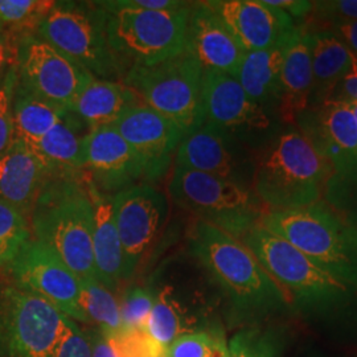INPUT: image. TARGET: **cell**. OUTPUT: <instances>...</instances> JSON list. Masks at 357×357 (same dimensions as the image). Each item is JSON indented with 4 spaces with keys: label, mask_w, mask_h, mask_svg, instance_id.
<instances>
[{
    "label": "cell",
    "mask_w": 357,
    "mask_h": 357,
    "mask_svg": "<svg viewBox=\"0 0 357 357\" xmlns=\"http://www.w3.org/2000/svg\"><path fill=\"white\" fill-rule=\"evenodd\" d=\"M190 250L228 296L240 319H261L290 303L246 245L227 231L196 220L190 233Z\"/></svg>",
    "instance_id": "1"
},
{
    "label": "cell",
    "mask_w": 357,
    "mask_h": 357,
    "mask_svg": "<svg viewBox=\"0 0 357 357\" xmlns=\"http://www.w3.org/2000/svg\"><path fill=\"white\" fill-rule=\"evenodd\" d=\"M29 215L35 240L52 249L79 280L96 278L93 205L82 172L51 175Z\"/></svg>",
    "instance_id": "2"
},
{
    "label": "cell",
    "mask_w": 357,
    "mask_h": 357,
    "mask_svg": "<svg viewBox=\"0 0 357 357\" xmlns=\"http://www.w3.org/2000/svg\"><path fill=\"white\" fill-rule=\"evenodd\" d=\"M335 172L331 158L298 130L284 132L255 169V193L268 211L295 209L321 202Z\"/></svg>",
    "instance_id": "3"
},
{
    "label": "cell",
    "mask_w": 357,
    "mask_h": 357,
    "mask_svg": "<svg viewBox=\"0 0 357 357\" xmlns=\"http://www.w3.org/2000/svg\"><path fill=\"white\" fill-rule=\"evenodd\" d=\"M259 224L357 290V257L348 224L324 202L295 209L266 211Z\"/></svg>",
    "instance_id": "4"
},
{
    "label": "cell",
    "mask_w": 357,
    "mask_h": 357,
    "mask_svg": "<svg viewBox=\"0 0 357 357\" xmlns=\"http://www.w3.org/2000/svg\"><path fill=\"white\" fill-rule=\"evenodd\" d=\"M290 301L308 310H323L344 302L351 287L320 268L291 243L259 222L241 238Z\"/></svg>",
    "instance_id": "5"
},
{
    "label": "cell",
    "mask_w": 357,
    "mask_h": 357,
    "mask_svg": "<svg viewBox=\"0 0 357 357\" xmlns=\"http://www.w3.org/2000/svg\"><path fill=\"white\" fill-rule=\"evenodd\" d=\"M38 38L75 60L96 78L118 81L126 65L112 50L106 32V13L96 1H57L38 28Z\"/></svg>",
    "instance_id": "6"
},
{
    "label": "cell",
    "mask_w": 357,
    "mask_h": 357,
    "mask_svg": "<svg viewBox=\"0 0 357 357\" xmlns=\"http://www.w3.org/2000/svg\"><path fill=\"white\" fill-rule=\"evenodd\" d=\"M168 195L180 208L241 240L268 209L241 183L175 167Z\"/></svg>",
    "instance_id": "7"
},
{
    "label": "cell",
    "mask_w": 357,
    "mask_h": 357,
    "mask_svg": "<svg viewBox=\"0 0 357 357\" xmlns=\"http://www.w3.org/2000/svg\"><path fill=\"white\" fill-rule=\"evenodd\" d=\"M203 68L188 52L150 66H131L122 82L184 135L204 123Z\"/></svg>",
    "instance_id": "8"
},
{
    "label": "cell",
    "mask_w": 357,
    "mask_h": 357,
    "mask_svg": "<svg viewBox=\"0 0 357 357\" xmlns=\"http://www.w3.org/2000/svg\"><path fill=\"white\" fill-rule=\"evenodd\" d=\"M192 3L165 10H113L106 13V32L112 50L131 66H150L185 51Z\"/></svg>",
    "instance_id": "9"
},
{
    "label": "cell",
    "mask_w": 357,
    "mask_h": 357,
    "mask_svg": "<svg viewBox=\"0 0 357 357\" xmlns=\"http://www.w3.org/2000/svg\"><path fill=\"white\" fill-rule=\"evenodd\" d=\"M66 320L38 294L0 287V357H57Z\"/></svg>",
    "instance_id": "10"
},
{
    "label": "cell",
    "mask_w": 357,
    "mask_h": 357,
    "mask_svg": "<svg viewBox=\"0 0 357 357\" xmlns=\"http://www.w3.org/2000/svg\"><path fill=\"white\" fill-rule=\"evenodd\" d=\"M115 221L123 250V281L151 255L166 228L169 202L153 184L141 183L113 195Z\"/></svg>",
    "instance_id": "11"
},
{
    "label": "cell",
    "mask_w": 357,
    "mask_h": 357,
    "mask_svg": "<svg viewBox=\"0 0 357 357\" xmlns=\"http://www.w3.org/2000/svg\"><path fill=\"white\" fill-rule=\"evenodd\" d=\"M17 85L48 102L66 107L94 76L38 36L19 44L16 57Z\"/></svg>",
    "instance_id": "12"
},
{
    "label": "cell",
    "mask_w": 357,
    "mask_h": 357,
    "mask_svg": "<svg viewBox=\"0 0 357 357\" xmlns=\"http://www.w3.org/2000/svg\"><path fill=\"white\" fill-rule=\"evenodd\" d=\"M8 268L19 287L47 299L69 319L88 323L79 306L81 280L47 245L29 240Z\"/></svg>",
    "instance_id": "13"
},
{
    "label": "cell",
    "mask_w": 357,
    "mask_h": 357,
    "mask_svg": "<svg viewBox=\"0 0 357 357\" xmlns=\"http://www.w3.org/2000/svg\"><path fill=\"white\" fill-rule=\"evenodd\" d=\"M113 128L139 155L149 184L166 175L184 137L176 125L143 102L128 109Z\"/></svg>",
    "instance_id": "14"
},
{
    "label": "cell",
    "mask_w": 357,
    "mask_h": 357,
    "mask_svg": "<svg viewBox=\"0 0 357 357\" xmlns=\"http://www.w3.org/2000/svg\"><path fill=\"white\" fill-rule=\"evenodd\" d=\"M81 172L107 195L144 183L139 155L113 126L90 130L84 143Z\"/></svg>",
    "instance_id": "15"
},
{
    "label": "cell",
    "mask_w": 357,
    "mask_h": 357,
    "mask_svg": "<svg viewBox=\"0 0 357 357\" xmlns=\"http://www.w3.org/2000/svg\"><path fill=\"white\" fill-rule=\"evenodd\" d=\"M208 4L245 52L284 44L296 29L294 19L265 0H211Z\"/></svg>",
    "instance_id": "16"
},
{
    "label": "cell",
    "mask_w": 357,
    "mask_h": 357,
    "mask_svg": "<svg viewBox=\"0 0 357 357\" xmlns=\"http://www.w3.org/2000/svg\"><path fill=\"white\" fill-rule=\"evenodd\" d=\"M204 122L227 132L229 130H265L270 119L262 106L255 103L236 77L204 70L202 82Z\"/></svg>",
    "instance_id": "17"
},
{
    "label": "cell",
    "mask_w": 357,
    "mask_h": 357,
    "mask_svg": "<svg viewBox=\"0 0 357 357\" xmlns=\"http://www.w3.org/2000/svg\"><path fill=\"white\" fill-rule=\"evenodd\" d=\"M185 52L202 65L203 70L222 72L233 77L237 75L246 53L208 1L192 3Z\"/></svg>",
    "instance_id": "18"
},
{
    "label": "cell",
    "mask_w": 357,
    "mask_h": 357,
    "mask_svg": "<svg viewBox=\"0 0 357 357\" xmlns=\"http://www.w3.org/2000/svg\"><path fill=\"white\" fill-rule=\"evenodd\" d=\"M51 175L33 149L13 141L0 155V200L26 216Z\"/></svg>",
    "instance_id": "19"
},
{
    "label": "cell",
    "mask_w": 357,
    "mask_h": 357,
    "mask_svg": "<svg viewBox=\"0 0 357 357\" xmlns=\"http://www.w3.org/2000/svg\"><path fill=\"white\" fill-rule=\"evenodd\" d=\"M85 178L93 205V255L96 278L112 291L123 281V250L115 221L113 195L103 193L89 178L86 176Z\"/></svg>",
    "instance_id": "20"
},
{
    "label": "cell",
    "mask_w": 357,
    "mask_h": 357,
    "mask_svg": "<svg viewBox=\"0 0 357 357\" xmlns=\"http://www.w3.org/2000/svg\"><path fill=\"white\" fill-rule=\"evenodd\" d=\"M175 167L238 183V163L227 132L204 122L185 134L175 153Z\"/></svg>",
    "instance_id": "21"
},
{
    "label": "cell",
    "mask_w": 357,
    "mask_h": 357,
    "mask_svg": "<svg viewBox=\"0 0 357 357\" xmlns=\"http://www.w3.org/2000/svg\"><path fill=\"white\" fill-rule=\"evenodd\" d=\"M314 76L311 64V38L303 28L295 29L289 40L281 70L280 110L284 119L294 121L311 103Z\"/></svg>",
    "instance_id": "22"
},
{
    "label": "cell",
    "mask_w": 357,
    "mask_h": 357,
    "mask_svg": "<svg viewBox=\"0 0 357 357\" xmlns=\"http://www.w3.org/2000/svg\"><path fill=\"white\" fill-rule=\"evenodd\" d=\"M139 97L122 81L93 78L77 96L69 112L77 115L90 130L113 126Z\"/></svg>",
    "instance_id": "23"
},
{
    "label": "cell",
    "mask_w": 357,
    "mask_h": 357,
    "mask_svg": "<svg viewBox=\"0 0 357 357\" xmlns=\"http://www.w3.org/2000/svg\"><path fill=\"white\" fill-rule=\"evenodd\" d=\"M310 38L314 76L311 102L320 106L331 100L333 91L349 70L352 53L330 29L310 32Z\"/></svg>",
    "instance_id": "24"
},
{
    "label": "cell",
    "mask_w": 357,
    "mask_h": 357,
    "mask_svg": "<svg viewBox=\"0 0 357 357\" xmlns=\"http://www.w3.org/2000/svg\"><path fill=\"white\" fill-rule=\"evenodd\" d=\"M90 128L72 112L44 135L35 147V153L54 174L81 172L85 138Z\"/></svg>",
    "instance_id": "25"
},
{
    "label": "cell",
    "mask_w": 357,
    "mask_h": 357,
    "mask_svg": "<svg viewBox=\"0 0 357 357\" xmlns=\"http://www.w3.org/2000/svg\"><path fill=\"white\" fill-rule=\"evenodd\" d=\"M318 112V128L324 151L333 166L345 167L357 162V116L348 102L328 100Z\"/></svg>",
    "instance_id": "26"
},
{
    "label": "cell",
    "mask_w": 357,
    "mask_h": 357,
    "mask_svg": "<svg viewBox=\"0 0 357 357\" xmlns=\"http://www.w3.org/2000/svg\"><path fill=\"white\" fill-rule=\"evenodd\" d=\"M287 43L264 51L246 52L237 70L236 78L246 94L262 107L280 100L282 64Z\"/></svg>",
    "instance_id": "27"
},
{
    "label": "cell",
    "mask_w": 357,
    "mask_h": 357,
    "mask_svg": "<svg viewBox=\"0 0 357 357\" xmlns=\"http://www.w3.org/2000/svg\"><path fill=\"white\" fill-rule=\"evenodd\" d=\"M68 109L48 102L16 85L13 96V137L31 149L59 125Z\"/></svg>",
    "instance_id": "28"
},
{
    "label": "cell",
    "mask_w": 357,
    "mask_h": 357,
    "mask_svg": "<svg viewBox=\"0 0 357 357\" xmlns=\"http://www.w3.org/2000/svg\"><path fill=\"white\" fill-rule=\"evenodd\" d=\"M54 0H0V38L19 47L26 38L36 36Z\"/></svg>",
    "instance_id": "29"
},
{
    "label": "cell",
    "mask_w": 357,
    "mask_h": 357,
    "mask_svg": "<svg viewBox=\"0 0 357 357\" xmlns=\"http://www.w3.org/2000/svg\"><path fill=\"white\" fill-rule=\"evenodd\" d=\"M79 306L88 323L100 327L107 337L115 339L122 332L119 302L102 283L93 280H81Z\"/></svg>",
    "instance_id": "30"
},
{
    "label": "cell",
    "mask_w": 357,
    "mask_h": 357,
    "mask_svg": "<svg viewBox=\"0 0 357 357\" xmlns=\"http://www.w3.org/2000/svg\"><path fill=\"white\" fill-rule=\"evenodd\" d=\"M187 318L175 296L166 287L155 294L153 310L146 326V331L160 348L168 351L178 336L188 333Z\"/></svg>",
    "instance_id": "31"
},
{
    "label": "cell",
    "mask_w": 357,
    "mask_h": 357,
    "mask_svg": "<svg viewBox=\"0 0 357 357\" xmlns=\"http://www.w3.org/2000/svg\"><path fill=\"white\" fill-rule=\"evenodd\" d=\"M29 240L31 230L26 216L0 200V268L10 266Z\"/></svg>",
    "instance_id": "32"
},
{
    "label": "cell",
    "mask_w": 357,
    "mask_h": 357,
    "mask_svg": "<svg viewBox=\"0 0 357 357\" xmlns=\"http://www.w3.org/2000/svg\"><path fill=\"white\" fill-rule=\"evenodd\" d=\"M228 357H282L281 337L270 328H245L230 339Z\"/></svg>",
    "instance_id": "33"
},
{
    "label": "cell",
    "mask_w": 357,
    "mask_h": 357,
    "mask_svg": "<svg viewBox=\"0 0 357 357\" xmlns=\"http://www.w3.org/2000/svg\"><path fill=\"white\" fill-rule=\"evenodd\" d=\"M168 357H227L228 343L220 332L192 331L178 336L167 351Z\"/></svg>",
    "instance_id": "34"
},
{
    "label": "cell",
    "mask_w": 357,
    "mask_h": 357,
    "mask_svg": "<svg viewBox=\"0 0 357 357\" xmlns=\"http://www.w3.org/2000/svg\"><path fill=\"white\" fill-rule=\"evenodd\" d=\"M155 294L144 287H130L123 295L119 311L122 332L146 331V326L153 310Z\"/></svg>",
    "instance_id": "35"
},
{
    "label": "cell",
    "mask_w": 357,
    "mask_h": 357,
    "mask_svg": "<svg viewBox=\"0 0 357 357\" xmlns=\"http://www.w3.org/2000/svg\"><path fill=\"white\" fill-rule=\"evenodd\" d=\"M17 85L16 65L0 79V155L15 141L13 137V96Z\"/></svg>",
    "instance_id": "36"
},
{
    "label": "cell",
    "mask_w": 357,
    "mask_h": 357,
    "mask_svg": "<svg viewBox=\"0 0 357 357\" xmlns=\"http://www.w3.org/2000/svg\"><path fill=\"white\" fill-rule=\"evenodd\" d=\"M57 357H91L88 335L78 328L76 321L66 320L64 336L59 347Z\"/></svg>",
    "instance_id": "37"
},
{
    "label": "cell",
    "mask_w": 357,
    "mask_h": 357,
    "mask_svg": "<svg viewBox=\"0 0 357 357\" xmlns=\"http://www.w3.org/2000/svg\"><path fill=\"white\" fill-rule=\"evenodd\" d=\"M312 11L330 22L357 20V0L312 1Z\"/></svg>",
    "instance_id": "38"
},
{
    "label": "cell",
    "mask_w": 357,
    "mask_h": 357,
    "mask_svg": "<svg viewBox=\"0 0 357 357\" xmlns=\"http://www.w3.org/2000/svg\"><path fill=\"white\" fill-rule=\"evenodd\" d=\"M187 1L178 0H107L96 1V4L103 11H113L121 8L128 10H149V11H165L174 10L184 6Z\"/></svg>",
    "instance_id": "39"
},
{
    "label": "cell",
    "mask_w": 357,
    "mask_h": 357,
    "mask_svg": "<svg viewBox=\"0 0 357 357\" xmlns=\"http://www.w3.org/2000/svg\"><path fill=\"white\" fill-rule=\"evenodd\" d=\"M331 100L348 103L357 102V59L354 56L349 70L333 91Z\"/></svg>",
    "instance_id": "40"
},
{
    "label": "cell",
    "mask_w": 357,
    "mask_h": 357,
    "mask_svg": "<svg viewBox=\"0 0 357 357\" xmlns=\"http://www.w3.org/2000/svg\"><path fill=\"white\" fill-rule=\"evenodd\" d=\"M331 26L330 31L344 43L352 56L357 59V20L332 22Z\"/></svg>",
    "instance_id": "41"
},
{
    "label": "cell",
    "mask_w": 357,
    "mask_h": 357,
    "mask_svg": "<svg viewBox=\"0 0 357 357\" xmlns=\"http://www.w3.org/2000/svg\"><path fill=\"white\" fill-rule=\"evenodd\" d=\"M268 6H273L282 13L293 17H306L307 15L312 13V1L305 0H265Z\"/></svg>",
    "instance_id": "42"
},
{
    "label": "cell",
    "mask_w": 357,
    "mask_h": 357,
    "mask_svg": "<svg viewBox=\"0 0 357 357\" xmlns=\"http://www.w3.org/2000/svg\"><path fill=\"white\" fill-rule=\"evenodd\" d=\"M91 348V357H118L113 340L103 332L93 331L88 335Z\"/></svg>",
    "instance_id": "43"
},
{
    "label": "cell",
    "mask_w": 357,
    "mask_h": 357,
    "mask_svg": "<svg viewBox=\"0 0 357 357\" xmlns=\"http://www.w3.org/2000/svg\"><path fill=\"white\" fill-rule=\"evenodd\" d=\"M17 48L19 47L0 38V79L16 65Z\"/></svg>",
    "instance_id": "44"
},
{
    "label": "cell",
    "mask_w": 357,
    "mask_h": 357,
    "mask_svg": "<svg viewBox=\"0 0 357 357\" xmlns=\"http://www.w3.org/2000/svg\"><path fill=\"white\" fill-rule=\"evenodd\" d=\"M348 231H349V240H351V243L354 246V250L357 257V227L348 225Z\"/></svg>",
    "instance_id": "45"
},
{
    "label": "cell",
    "mask_w": 357,
    "mask_h": 357,
    "mask_svg": "<svg viewBox=\"0 0 357 357\" xmlns=\"http://www.w3.org/2000/svg\"><path fill=\"white\" fill-rule=\"evenodd\" d=\"M351 106H352V109H354V112H355V114H356L357 116V102L355 103H349Z\"/></svg>",
    "instance_id": "46"
},
{
    "label": "cell",
    "mask_w": 357,
    "mask_h": 357,
    "mask_svg": "<svg viewBox=\"0 0 357 357\" xmlns=\"http://www.w3.org/2000/svg\"><path fill=\"white\" fill-rule=\"evenodd\" d=\"M227 357H228V356H227Z\"/></svg>",
    "instance_id": "47"
}]
</instances>
